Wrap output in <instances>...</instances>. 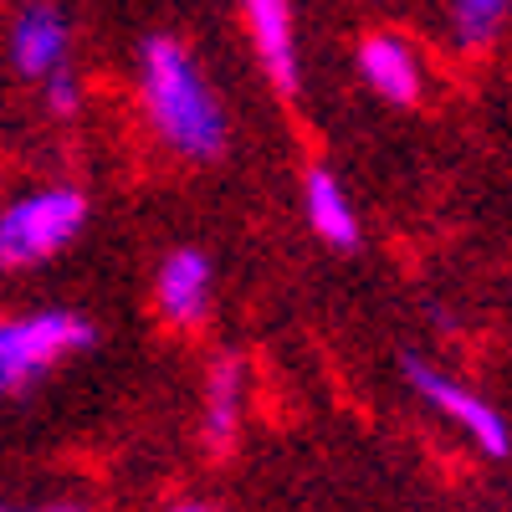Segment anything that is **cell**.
<instances>
[{
    "label": "cell",
    "mask_w": 512,
    "mask_h": 512,
    "mask_svg": "<svg viewBox=\"0 0 512 512\" xmlns=\"http://www.w3.org/2000/svg\"><path fill=\"white\" fill-rule=\"evenodd\" d=\"M0 512H88V507H77V502H41V507H6V502H0Z\"/></svg>",
    "instance_id": "obj_13"
},
{
    "label": "cell",
    "mask_w": 512,
    "mask_h": 512,
    "mask_svg": "<svg viewBox=\"0 0 512 512\" xmlns=\"http://www.w3.org/2000/svg\"><path fill=\"white\" fill-rule=\"evenodd\" d=\"M82 221H88V200L72 185H47L6 205L0 210V277L36 267L47 256H57L62 246H72Z\"/></svg>",
    "instance_id": "obj_2"
},
{
    "label": "cell",
    "mask_w": 512,
    "mask_h": 512,
    "mask_svg": "<svg viewBox=\"0 0 512 512\" xmlns=\"http://www.w3.org/2000/svg\"><path fill=\"white\" fill-rule=\"evenodd\" d=\"M246 16V36H251V52L262 62L267 82L277 93H297V82H303V62H297V36H292V11L282 0H251L241 11Z\"/></svg>",
    "instance_id": "obj_5"
},
{
    "label": "cell",
    "mask_w": 512,
    "mask_h": 512,
    "mask_svg": "<svg viewBox=\"0 0 512 512\" xmlns=\"http://www.w3.org/2000/svg\"><path fill=\"white\" fill-rule=\"evenodd\" d=\"M67 47H72L67 16L52 11V6H26L11 21V67L21 77L52 82L57 72H67Z\"/></svg>",
    "instance_id": "obj_6"
},
{
    "label": "cell",
    "mask_w": 512,
    "mask_h": 512,
    "mask_svg": "<svg viewBox=\"0 0 512 512\" xmlns=\"http://www.w3.org/2000/svg\"><path fill=\"white\" fill-rule=\"evenodd\" d=\"M139 93L154 134L185 154V159H221L226 149V113L210 93V82L195 62V52L180 36L154 31L139 47Z\"/></svg>",
    "instance_id": "obj_1"
},
{
    "label": "cell",
    "mask_w": 512,
    "mask_h": 512,
    "mask_svg": "<svg viewBox=\"0 0 512 512\" xmlns=\"http://www.w3.org/2000/svg\"><path fill=\"white\" fill-rule=\"evenodd\" d=\"M359 77L384 98V103H415L420 98V57L405 36L395 31H374L359 41Z\"/></svg>",
    "instance_id": "obj_8"
},
{
    "label": "cell",
    "mask_w": 512,
    "mask_h": 512,
    "mask_svg": "<svg viewBox=\"0 0 512 512\" xmlns=\"http://www.w3.org/2000/svg\"><path fill=\"white\" fill-rule=\"evenodd\" d=\"M82 349H93V323L82 313L47 308V313L6 318L0 323V400L11 390H26L31 379H41Z\"/></svg>",
    "instance_id": "obj_3"
},
{
    "label": "cell",
    "mask_w": 512,
    "mask_h": 512,
    "mask_svg": "<svg viewBox=\"0 0 512 512\" xmlns=\"http://www.w3.org/2000/svg\"><path fill=\"white\" fill-rule=\"evenodd\" d=\"M154 303L164 313V323L175 328H195L210 308V262L205 251L195 246H180L159 262V277H154Z\"/></svg>",
    "instance_id": "obj_7"
},
{
    "label": "cell",
    "mask_w": 512,
    "mask_h": 512,
    "mask_svg": "<svg viewBox=\"0 0 512 512\" xmlns=\"http://www.w3.org/2000/svg\"><path fill=\"white\" fill-rule=\"evenodd\" d=\"M405 379H410V390L431 405L441 420H451L482 456H507V451H512V431H507L502 410H497L492 400H482L472 384H461V379L431 369V364L415 359V354L405 359Z\"/></svg>",
    "instance_id": "obj_4"
},
{
    "label": "cell",
    "mask_w": 512,
    "mask_h": 512,
    "mask_svg": "<svg viewBox=\"0 0 512 512\" xmlns=\"http://www.w3.org/2000/svg\"><path fill=\"white\" fill-rule=\"evenodd\" d=\"M446 21H451V36H456L461 52H482L507 31L512 6L507 0H456V6L446 11Z\"/></svg>",
    "instance_id": "obj_11"
},
{
    "label": "cell",
    "mask_w": 512,
    "mask_h": 512,
    "mask_svg": "<svg viewBox=\"0 0 512 512\" xmlns=\"http://www.w3.org/2000/svg\"><path fill=\"white\" fill-rule=\"evenodd\" d=\"M241 400H246V374H241V364L226 354V359L210 364V379H205V446H210V451H226V446L236 441Z\"/></svg>",
    "instance_id": "obj_10"
},
{
    "label": "cell",
    "mask_w": 512,
    "mask_h": 512,
    "mask_svg": "<svg viewBox=\"0 0 512 512\" xmlns=\"http://www.w3.org/2000/svg\"><path fill=\"white\" fill-rule=\"evenodd\" d=\"M303 210H308V226H313L328 246H338V251L359 246L354 200H349L344 185L328 175V169H308V180H303Z\"/></svg>",
    "instance_id": "obj_9"
},
{
    "label": "cell",
    "mask_w": 512,
    "mask_h": 512,
    "mask_svg": "<svg viewBox=\"0 0 512 512\" xmlns=\"http://www.w3.org/2000/svg\"><path fill=\"white\" fill-rule=\"evenodd\" d=\"M77 103H82L77 77H72V72H57V77L47 82V108H52L57 118H72V113H77Z\"/></svg>",
    "instance_id": "obj_12"
},
{
    "label": "cell",
    "mask_w": 512,
    "mask_h": 512,
    "mask_svg": "<svg viewBox=\"0 0 512 512\" xmlns=\"http://www.w3.org/2000/svg\"><path fill=\"white\" fill-rule=\"evenodd\" d=\"M169 512H221V507H205V502H180V507H169Z\"/></svg>",
    "instance_id": "obj_14"
}]
</instances>
